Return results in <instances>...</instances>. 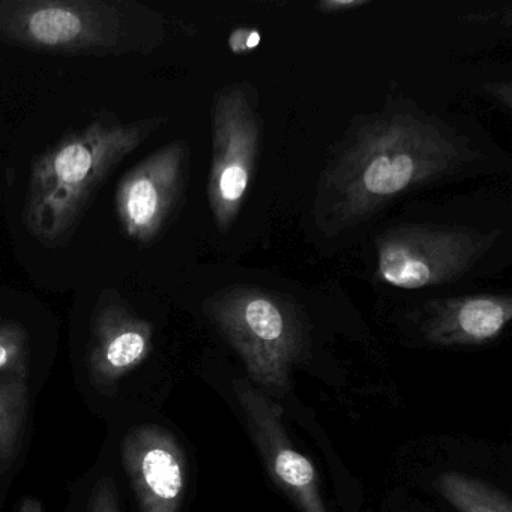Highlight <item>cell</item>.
Returning <instances> with one entry per match:
<instances>
[{
    "mask_svg": "<svg viewBox=\"0 0 512 512\" xmlns=\"http://www.w3.org/2000/svg\"><path fill=\"white\" fill-rule=\"evenodd\" d=\"M262 43V35L254 29L238 28L230 34L229 47L236 55L251 52Z\"/></svg>",
    "mask_w": 512,
    "mask_h": 512,
    "instance_id": "obj_16",
    "label": "cell"
},
{
    "mask_svg": "<svg viewBox=\"0 0 512 512\" xmlns=\"http://www.w3.org/2000/svg\"><path fill=\"white\" fill-rule=\"evenodd\" d=\"M190 148L175 140L128 170L116 188V215L122 232L139 245L160 238L187 188Z\"/></svg>",
    "mask_w": 512,
    "mask_h": 512,
    "instance_id": "obj_7",
    "label": "cell"
},
{
    "mask_svg": "<svg viewBox=\"0 0 512 512\" xmlns=\"http://www.w3.org/2000/svg\"><path fill=\"white\" fill-rule=\"evenodd\" d=\"M29 337L20 323L0 320V373H28Z\"/></svg>",
    "mask_w": 512,
    "mask_h": 512,
    "instance_id": "obj_13",
    "label": "cell"
},
{
    "mask_svg": "<svg viewBox=\"0 0 512 512\" xmlns=\"http://www.w3.org/2000/svg\"><path fill=\"white\" fill-rule=\"evenodd\" d=\"M260 152V122L244 86L221 89L212 107L208 200L215 224L227 232L247 199Z\"/></svg>",
    "mask_w": 512,
    "mask_h": 512,
    "instance_id": "obj_5",
    "label": "cell"
},
{
    "mask_svg": "<svg viewBox=\"0 0 512 512\" xmlns=\"http://www.w3.org/2000/svg\"><path fill=\"white\" fill-rule=\"evenodd\" d=\"M442 490L463 512H509L508 506L496 497H491L487 490L460 476H445L442 479Z\"/></svg>",
    "mask_w": 512,
    "mask_h": 512,
    "instance_id": "obj_12",
    "label": "cell"
},
{
    "mask_svg": "<svg viewBox=\"0 0 512 512\" xmlns=\"http://www.w3.org/2000/svg\"><path fill=\"white\" fill-rule=\"evenodd\" d=\"M145 16L125 0H0V43L62 56H115L142 43Z\"/></svg>",
    "mask_w": 512,
    "mask_h": 512,
    "instance_id": "obj_3",
    "label": "cell"
},
{
    "mask_svg": "<svg viewBox=\"0 0 512 512\" xmlns=\"http://www.w3.org/2000/svg\"><path fill=\"white\" fill-rule=\"evenodd\" d=\"M368 5L367 0H325L317 4V10L323 14L349 13Z\"/></svg>",
    "mask_w": 512,
    "mask_h": 512,
    "instance_id": "obj_17",
    "label": "cell"
},
{
    "mask_svg": "<svg viewBox=\"0 0 512 512\" xmlns=\"http://www.w3.org/2000/svg\"><path fill=\"white\" fill-rule=\"evenodd\" d=\"M475 158L469 142L445 122L421 110L388 107L352 131L326 167L314 208L320 229L337 235Z\"/></svg>",
    "mask_w": 512,
    "mask_h": 512,
    "instance_id": "obj_1",
    "label": "cell"
},
{
    "mask_svg": "<svg viewBox=\"0 0 512 512\" xmlns=\"http://www.w3.org/2000/svg\"><path fill=\"white\" fill-rule=\"evenodd\" d=\"M275 472L287 485L307 490L314 482V469L307 458L289 448L280 449L275 458Z\"/></svg>",
    "mask_w": 512,
    "mask_h": 512,
    "instance_id": "obj_14",
    "label": "cell"
},
{
    "mask_svg": "<svg viewBox=\"0 0 512 512\" xmlns=\"http://www.w3.org/2000/svg\"><path fill=\"white\" fill-rule=\"evenodd\" d=\"M499 233L437 224L394 227L376 241L377 277L407 290L451 283L491 250Z\"/></svg>",
    "mask_w": 512,
    "mask_h": 512,
    "instance_id": "obj_4",
    "label": "cell"
},
{
    "mask_svg": "<svg viewBox=\"0 0 512 512\" xmlns=\"http://www.w3.org/2000/svg\"><path fill=\"white\" fill-rule=\"evenodd\" d=\"M166 118L122 122L103 112L32 163L23 208L26 230L46 247L65 244L116 167L157 133Z\"/></svg>",
    "mask_w": 512,
    "mask_h": 512,
    "instance_id": "obj_2",
    "label": "cell"
},
{
    "mask_svg": "<svg viewBox=\"0 0 512 512\" xmlns=\"http://www.w3.org/2000/svg\"><path fill=\"white\" fill-rule=\"evenodd\" d=\"M209 316L263 380L283 373L296 346L295 317L289 304L256 287H230L209 299Z\"/></svg>",
    "mask_w": 512,
    "mask_h": 512,
    "instance_id": "obj_6",
    "label": "cell"
},
{
    "mask_svg": "<svg viewBox=\"0 0 512 512\" xmlns=\"http://www.w3.org/2000/svg\"><path fill=\"white\" fill-rule=\"evenodd\" d=\"M89 512H121L118 491L113 479L104 478L95 485L91 503H89Z\"/></svg>",
    "mask_w": 512,
    "mask_h": 512,
    "instance_id": "obj_15",
    "label": "cell"
},
{
    "mask_svg": "<svg viewBox=\"0 0 512 512\" xmlns=\"http://www.w3.org/2000/svg\"><path fill=\"white\" fill-rule=\"evenodd\" d=\"M430 334L442 341L482 343L497 337L512 317L505 295H476L430 304Z\"/></svg>",
    "mask_w": 512,
    "mask_h": 512,
    "instance_id": "obj_10",
    "label": "cell"
},
{
    "mask_svg": "<svg viewBox=\"0 0 512 512\" xmlns=\"http://www.w3.org/2000/svg\"><path fill=\"white\" fill-rule=\"evenodd\" d=\"M28 412L26 373H0V464L16 454Z\"/></svg>",
    "mask_w": 512,
    "mask_h": 512,
    "instance_id": "obj_11",
    "label": "cell"
},
{
    "mask_svg": "<svg viewBox=\"0 0 512 512\" xmlns=\"http://www.w3.org/2000/svg\"><path fill=\"white\" fill-rule=\"evenodd\" d=\"M121 455L140 512H178L185 470L172 434L158 425H139L122 440Z\"/></svg>",
    "mask_w": 512,
    "mask_h": 512,
    "instance_id": "obj_8",
    "label": "cell"
},
{
    "mask_svg": "<svg viewBox=\"0 0 512 512\" xmlns=\"http://www.w3.org/2000/svg\"><path fill=\"white\" fill-rule=\"evenodd\" d=\"M154 328L119 299H101L92 316L89 364L95 382L110 386L143 364Z\"/></svg>",
    "mask_w": 512,
    "mask_h": 512,
    "instance_id": "obj_9",
    "label": "cell"
}]
</instances>
